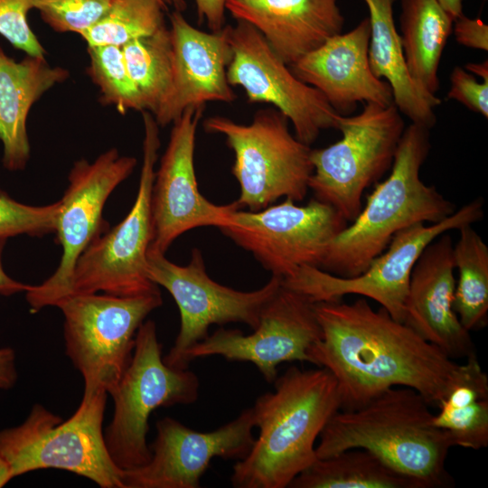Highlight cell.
I'll list each match as a JSON object with an SVG mask.
<instances>
[{"label":"cell","instance_id":"cell-1","mask_svg":"<svg viewBox=\"0 0 488 488\" xmlns=\"http://www.w3.org/2000/svg\"><path fill=\"white\" fill-rule=\"evenodd\" d=\"M314 311L322 338L310 347L309 362L334 377L340 409L358 408L392 387L413 389L437 408L481 367L476 353L457 363L365 298L316 302Z\"/></svg>","mask_w":488,"mask_h":488},{"label":"cell","instance_id":"cell-2","mask_svg":"<svg viewBox=\"0 0 488 488\" xmlns=\"http://www.w3.org/2000/svg\"><path fill=\"white\" fill-rule=\"evenodd\" d=\"M275 390L252 407L258 438L233 465L236 488H285L316 459L315 441L341 408L337 382L325 368L290 367L274 381Z\"/></svg>","mask_w":488,"mask_h":488},{"label":"cell","instance_id":"cell-3","mask_svg":"<svg viewBox=\"0 0 488 488\" xmlns=\"http://www.w3.org/2000/svg\"><path fill=\"white\" fill-rule=\"evenodd\" d=\"M430 405L415 389L392 387L329 419L315 446L317 458L352 448L366 449L423 488L448 487V435L435 426Z\"/></svg>","mask_w":488,"mask_h":488},{"label":"cell","instance_id":"cell-4","mask_svg":"<svg viewBox=\"0 0 488 488\" xmlns=\"http://www.w3.org/2000/svg\"><path fill=\"white\" fill-rule=\"evenodd\" d=\"M429 130L414 123L405 127L389 175L377 183L358 216L332 239L320 269L357 277L400 230L418 222L438 223L456 211L435 186L420 179L431 146Z\"/></svg>","mask_w":488,"mask_h":488},{"label":"cell","instance_id":"cell-5","mask_svg":"<svg viewBox=\"0 0 488 488\" xmlns=\"http://www.w3.org/2000/svg\"><path fill=\"white\" fill-rule=\"evenodd\" d=\"M108 393L83 395L68 419L35 404L19 426L0 430V453L14 477L59 469L88 478L101 488H125L123 470L112 460L104 438Z\"/></svg>","mask_w":488,"mask_h":488},{"label":"cell","instance_id":"cell-6","mask_svg":"<svg viewBox=\"0 0 488 488\" xmlns=\"http://www.w3.org/2000/svg\"><path fill=\"white\" fill-rule=\"evenodd\" d=\"M162 305L158 287L129 296L72 294L56 303L64 316L65 352L83 378V395L113 393L131 361L138 328Z\"/></svg>","mask_w":488,"mask_h":488},{"label":"cell","instance_id":"cell-7","mask_svg":"<svg viewBox=\"0 0 488 488\" xmlns=\"http://www.w3.org/2000/svg\"><path fill=\"white\" fill-rule=\"evenodd\" d=\"M289 120L275 108L258 110L249 125L215 116L205 119L207 133L225 136L234 153L231 173L239 182V209L257 211L281 197L303 201L313 173L311 148L288 127Z\"/></svg>","mask_w":488,"mask_h":488},{"label":"cell","instance_id":"cell-8","mask_svg":"<svg viewBox=\"0 0 488 488\" xmlns=\"http://www.w3.org/2000/svg\"><path fill=\"white\" fill-rule=\"evenodd\" d=\"M402 114L394 103H366L360 114L340 115V140L311 150L313 173L308 188L314 199L333 207L348 222L360 213L361 197L390 170L405 130Z\"/></svg>","mask_w":488,"mask_h":488},{"label":"cell","instance_id":"cell-9","mask_svg":"<svg viewBox=\"0 0 488 488\" xmlns=\"http://www.w3.org/2000/svg\"><path fill=\"white\" fill-rule=\"evenodd\" d=\"M199 388L194 372L164 363L156 325L152 320L144 321L136 335L131 361L110 395L114 414L104 438L117 466L128 470L146 464L151 457L146 436L152 412L160 407L195 402Z\"/></svg>","mask_w":488,"mask_h":488},{"label":"cell","instance_id":"cell-10","mask_svg":"<svg viewBox=\"0 0 488 488\" xmlns=\"http://www.w3.org/2000/svg\"><path fill=\"white\" fill-rule=\"evenodd\" d=\"M142 116L143 161L135 202L119 223L96 238L79 257L69 295L103 292L129 296L158 287L147 276V252L153 239L151 196L159 126L149 111H142Z\"/></svg>","mask_w":488,"mask_h":488},{"label":"cell","instance_id":"cell-11","mask_svg":"<svg viewBox=\"0 0 488 488\" xmlns=\"http://www.w3.org/2000/svg\"><path fill=\"white\" fill-rule=\"evenodd\" d=\"M483 217V201L476 198L438 223L418 222L400 230L386 249L357 277H341L319 267L305 266L281 279L314 303L342 300L351 294L371 298L403 323L410 275L424 249L442 233L472 225Z\"/></svg>","mask_w":488,"mask_h":488},{"label":"cell","instance_id":"cell-12","mask_svg":"<svg viewBox=\"0 0 488 488\" xmlns=\"http://www.w3.org/2000/svg\"><path fill=\"white\" fill-rule=\"evenodd\" d=\"M349 222L332 206L291 199L257 211L231 210L218 229L272 275L286 278L300 267H319L332 239Z\"/></svg>","mask_w":488,"mask_h":488},{"label":"cell","instance_id":"cell-13","mask_svg":"<svg viewBox=\"0 0 488 488\" xmlns=\"http://www.w3.org/2000/svg\"><path fill=\"white\" fill-rule=\"evenodd\" d=\"M147 276L170 293L180 312L179 333L174 344L163 357L166 365L175 369L183 354L202 341L212 324L239 322L256 329L263 307L281 284V277L272 275L267 284L254 291H239L221 285L206 273L198 249H192L191 260L185 266L174 264L164 253L149 249Z\"/></svg>","mask_w":488,"mask_h":488},{"label":"cell","instance_id":"cell-14","mask_svg":"<svg viewBox=\"0 0 488 488\" xmlns=\"http://www.w3.org/2000/svg\"><path fill=\"white\" fill-rule=\"evenodd\" d=\"M137 160L120 155L116 148L93 162L82 158L68 175V187L60 202L55 232L62 249L54 273L25 292L32 312H38L70 294L75 264L87 247L107 230L102 211L108 196L134 171Z\"/></svg>","mask_w":488,"mask_h":488},{"label":"cell","instance_id":"cell-15","mask_svg":"<svg viewBox=\"0 0 488 488\" xmlns=\"http://www.w3.org/2000/svg\"><path fill=\"white\" fill-rule=\"evenodd\" d=\"M322 338L314 303L304 294L281 284L263 307L258 325L250 334L219 328L189 348L178 369H188L197 358L220 355L230 361L253 363L272 383L277 366L287 361L309 362L310 347Z\"/></svg>","mask_w":488,"mask_h":488},{"label":"cell","instance_id":"cell-16","mask_svg":"<svg viewBox=\"0 0 488 488\" xmlns=\"http://www.w3.org/2000/svg\"><path fill=\"white\" fill-rule=\"evenodd\" d=\"M232 57L227 68L230 86L244 89L249 103L265 102L282 112L295 136L310 145L322 130L337 129L338 113L315 88L296 78L251 24L227 25Z\"/></svg>","mask_w":488,"mask_h":488},{"label":"cell","instance_id":"cell-17","mask_svg":"<svg viewBox=\"0 0 488 488\" xmlns=\"http://www.w3.org/2000/svg\"><path fill=\"white\" fill-rule=\"evenodd\" d=\"M155 427L149 461L123 470L125 488H199L212 458L243 459L255 441L252 408L210 432L195 431L170 417L160 418Z\"/></svg>","mask_w":488,"mask_h":488},{"label":"cell","instance_id":"cell-18","mask_svg":"<svg viewBox=\"0 0 488 488\" xmlns=\"http://www.w3.org/2000/svg\"><path fill=\"white\" fill-rule=\"evenodd\" d=\"M205 105L187 108L174 121L151 196L153 239L149 249L165 253L183 233L219 227L236 202L216 205L202 196L194 169L195 136Z\"/></svg>","mask_w":488,"mask_h":488},{"label":"cell","instance_id":"cell-19","mask_svg":"<svg viewBox=\"0 0 488 488\" xmlns=\"http://www.w3.org/2000/svg\"><path fill=\"white\" fill-rule=\"evenodd\" d=\"M170 22L173 78L165 101L154 115L159 127L174 123L189 107L236 99L227 79L232 57L227 25L219 32L206 33L190 24L177 10L170 15Z\"/></svg>","mask_w":488,"mask_h":488},{"label":"cell","instance_id":"cell-20","mask_svg":"<svg viewBox=\"0 0 488 488\" xmlns=\"http://www.w3.org/2000/svg\"><path fill=\"white\" fill-rule=\"evenodd\" d=\"M453 246L445 232L420 254L410 275L403 323L455 360L466 359L475 350L470 332L453 309Z\"/></svg>","mask_w":488,"mask_h":488},{"label":"cell","instance_id":"cell-21","mask_svg":"<svg viewBox=\"0 0 488 488\" xmlns=\"http://www.w3.org/2000/svg\"><path fill=\"white\" fill-rule=\"evenodd\" d=\"M371 26L362 19L348 33H340L289 66L303 82L318 89L338 112L357 103H393L389 83L372 72L368 56ZM341 114V113H340Z\"/></svg>","mask_w":488,"mask_h":488},{"label":"cell","instance_id":"cell-22","mask_svg":"<svg viewBox=\"0 0 488 488\" xmlns=\"http://www.w3.org/2000/svg\"><path fill=\"white\" fill-rule=\"evenodd\" d=\"M236 20L254 26L288 66L342 33L337 0H227Z\"/></svg>","mask_w":488,"mask_h":488},{"label":"cell","instance_id":"cell-23","mask_svg":"<svg viewBox=\"0 0 488 488\" xmlns=\"http://www.w3.org/2000/svg\"><path fill=\"white\" fill-rule=\"evenodd\" d=\"M69 77L66 69L51 66L44 56L27 55L16 61L0 46V142L5 169L25 168L30 158L29 111L46 91Z\"/></svg>","mask_w":488,"mask_h":488},{"label":"cell","instance_id":"cell-24","mask_svg":"<svg viewBox=\"0 0 488 488\" xmlns=\"http://www.w3.org/2000/svg\"><path fill=\"white\" fill-rule=\"evenodd\" d=\"M369 10L371 34L368 56L374 75L391 88L393 103L411 123L431 129L436 121L435 108L441 100L422 91L411 79L395 25L396 0H363Z\"/></svg>","mask_w":488,"mask_h":488},{"label":"cell","instance_id":"cell-25","mask_svg":"<svg viewBox=\"0 0 488 488\" xmlns=\"http://www.w3.org/2000/svg\"><path fill=\"white\" fill-rule=\"evenodd\" d=\"M400 38L408 73L425 93L436 96L438 67L454 19L437 0H400Z\"/></svg>","mask_w":488,"mask_h":488},{"label":"cell","instance_id":"cell-26","mask_svg":"<svg viewBox=\"0 0 488 488\" xmlns=\"http://www.w3.org/2000/svg\"><path fill=\"white\" fill-rule=\"evenodd\" d=\"M292 488H423L373 453L352 448L317 458L290 483Z\"/></svg>","mask_w":488,"mask_h":488},{"label":"cell","instance_id":"cell-27","mask_svg":"<svg viewBox=\"0 0 488 488\" xmlns=\"http://www.w3.org/2000/svg\"><path fill=\"white\" fill-rule=\"evenodd\" d=\"M453 246L455 282L453 309L469 332L484 327L488 321V247L481 236L465 225L458 229Z\"/></svg>","mask_w":488,"mask_h":488},{"label":"cell","instance_id":"cell-28","mask_svg":"<svg viewBox=\"0 0 488 488\" xmlns=\"http://www.w3.org/2000/svg\"><path fill=\"white\" fill-rule=\"evenodd\" d=\"M434 414L454 446L480 450L488 446V377L480 367L467 380L455 385Z\"/></svg>","mask_w":488,"mask_h":488},{"label":"cell","instance_id":"cell-29","mask_svg":"<svg viewBox=\"0 0 488 488\" xmlns=\"http://www.w3.org/2000/svg\"><path fill=\"white\" fill-rule=\"evenodd\" d=\"M127 71L139 91L145 110L153 116L165 101L172 85L173 47L170 30L134 39L122 47Z\"/></svg>","mask_w":488,"mask_h":488},{"label":"cell","instance_id":"cell-30","mask_svg":"<svg viewBox=\"0 0 488 488\" xmlns=\"http://www.w3.org/2000/svg\"><path fill=\"white\" fill-rule=\"evenodd\" d=\"M162 0H112L107 12L80 33L89 46L114 45L155 33L165 25Z\"/></svg>","mask_w":488,"mask_h":488},{"label":"cell","instance_id":"cell-31","mask_svg":"<svg viewBox=\"0 0 488 488\" xmlns=\"http://www.w3.org/2000/svg\"><path fill=\"white\" fill-rule=\"evenodd\" d=\"M88 54L87 72L100 90V102L114 106L121 114L131 109L144 111L141 95L127 71L121 47L89 46Z\"/></svg>","mask_w":488,"mask_h":488},{"label":"cell","instance_id":"cell-32","mask_svg":"<svg viewBox=\"0 0 488 488\" xmlns=\"http://www.w3.org/2000/svg\"><path fill=\"white\" fill-rule=\"evenodd\" d=\"M60 202L32 206L11 198L0 190V239L26 234L42 237L55 232Z\"/></svg>","mask_w":488,"mask_h":488},{"label":"cell","instance_id":"cell-33","mask_svg":"<svg viewBox=\"0 0 488 488\" xmlns=\"http://www.w3.org/2000/svg\"><path fill=\"white\" fill-rule=\"evenodd\" d=\"M112 0H33L42 20L57 33H80L108 9Z\"/></svg>","mask_w":488,"mask_h":488},{"label":"cell","instance_id":"cell-34","mask_svg":"<svg viewBox=\"0 0 488 488\" xmlns=\"http://www.w3.org/2000/svg\"><path fill=\"white\" fill-rule=\"evenodd\" d=\"M33 8V0H0V34L27 55L44 56L45 50L27 20Z\"/></svg>","mask_w":488,"mask_h":488},{"label":"cell","instance_id":"cell-35","mask_svg":"<svg viewBox=\"0 0 488 488\" xmlns=\"http://www.w3.org/2000/svg\"><path fill=\"white\" fill-rule=\"evenodd\" d=\"M447 99L456 100L468 109L488 117V80L479 82L465 68L455 66L453 69Z\"/></svg>","mask_w":488,"mask_h":488},{"label":"cell","instance_id":"cell-36","mask_svg":"<svg viewBox=\"0 0 488 488\" xmlns=\"http://www.w3.org/2000/svg\"><path fill=\"white\" fill-rule=\"evenodd\" d=\"M452 32L459 44L475 50H488V25L481 19L462 14L454 20Z\"/></svg>","mask_w":488,"mask_h":488},{"label":"cell","instance_id":"cell-37","mask_svg":"<svg viewBox=\"0 0 488 488\" xmlns=\"http://www.w3.org/2000/svg\"><path fill=\"white\" fill-rule=\"evenodd\" d=\"M227 0H195L198 22L206 20L211 32H219L225 26Z\"/></svg>","mask_w":488,"mask_h":488},{"label":"cell","instance_id":"cell-38","mask_svg":"<svg viewBox=\"0 0 488 488\" xmlns=\"http://www.w3.org/2000/svg\"><path fill=\"white\" fill-rule=\"evenodd\" d=\"M15 352L11 347L0 348V389H11L17 381Z\"/></svg>","mask_w":488,"mask_h":488},{"label":"cell","instance_id":"cell-39","mask_svg":"<svg viewBox=\"0 0 488 488\" xmlns=\"http://www.w3.org/2000/svg\"><path fill=\"white\" fill-rule=\"evenodd\" d=\"M6 239H0V295L10 296L17 293L26 292L31 286L21 283L10 277L3 268L2 253Z\"/></svg>","mask_w":488,"mask_h":488},{"label":"cell","instance_id":"cell-40","mask_svg":"<svg viewBox=\"0 0 488 488\" xmlns=\"http://www.w3.org/2000/svg\"><path fill=\"white\" fill-rule=\"evenodd\" d=\"M441 6L455 20L463 14V0H437Z\"/></svg>","mask_w":488,"mask_h":488},{"label":"cell","instance_id":"cell-41","mask_svg":"<svg viewBox=\"0 0 488 488\" xmlns=\"http://www.w3.org/2000/svg\"><path fill=\"white\" fill-rule=\"evenodd\" d=\"M465 69L474 76H479L482 80H488V61L467 63Z\"/></svg>","mask_w":488,"mask_h":488},{"label":"cell","instance_id":"cell-42","mask_svg":"<svg viewBox=\"0 0 488 488\" xmlns=\"http://www.w3.org/2000/svg\"><path fill=\"white\" fill-rule=\"evenodd\" d=\"M13 478L14 475L11 466L0 453V488L7 484Z\"/></svg>","mask_w":488,"mask_h":488},{"label":"cell","instance_id":"cell-43","mask_svg":"<svg viewBox=\"0 0 488 488\" xmlns=\"http://www.w3.org/2000/svg\"><path fill=\"white\" fill-rule=\"evenodd\" d=\"M165 5H172L175 7V10L182 12L186 5L184 0H162Z\"/></svg>","mask_w":488,"mask_h":488}]
</instances>
